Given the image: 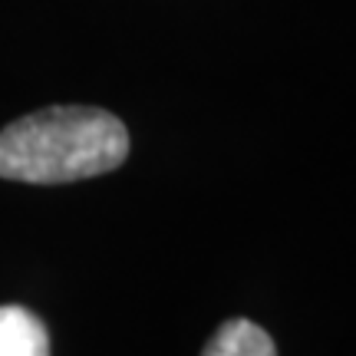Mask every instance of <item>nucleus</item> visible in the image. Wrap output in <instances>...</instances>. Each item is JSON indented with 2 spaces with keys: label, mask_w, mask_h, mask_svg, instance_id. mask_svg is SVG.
Wrapping results in <instances>:
<instances>
[{
  "label": "nucleus",
  "mask_w": 356,
  "mask_h": 356,
  "mask_svg": "<svg viewBox=\"0 0 356 356\" xmlns=\"http://www.w3.org/2000/svg\"><path fill=\"white\" fill-rule=\"evenodd\" d=\"M129 132L96 106H50L0 132V178L63 185L106 175L126 162Z\"/></svg>",
  "instance_id": "f257e3e1"
},
{
  "label": "nucleus",
  "mask_w": 356,
  "mask_h": 356,
  "mask_svg": "<svg viewBox=\"0 0 356 356\" xmlns=\"http://www.w3.org/2000/svg\"><path fill=\"white\" fill-rule=\"evenodd\" d=\"M0 356H50V333L26 307H0Z\"/></svg>",
  "instance_id": "f03ea898"
},
{
  "label": "nucleus",
  "mask_w": 356,
  "mask_h": 356,
  "mask_svg": "<svg viewBox=\"0 0 356 356\" xmlns=\"http://www.w3.org/2000/svg\"><path fill=\"white\" fill-rule=\"evenodd\" d=\"M202 356H277V346L270 333L251 320H225Z\"/></svg>",
  "instance_id": "7ed1b4c3"
}]
</instances>
